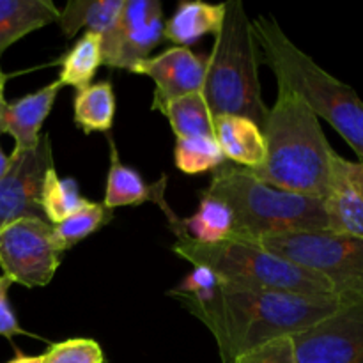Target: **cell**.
<instances>
[{
	"label": "cell",
	"mask_w": 363,
	"mask_h": 363,
	"mask_svg": "<svg viewBox=\"0 0 363 363\" xmlns=\"http://www.w3.org/2000/svg\"><path fill=\"white\" fill-rule=\"evenodd\" d=\"M60 87V82L55 80L16 101L6 103L0 116V131L13 137L14 149L38 147L43 123L52 112Z\"/></svg>",
	"instance_id": "14"
},
{
	"label": "cell",
	"mask_w": 363,
	"mask_h": 363,
	"mask_svg": "<svg viewBox=\"0 0 363 363\" xmlns=\"http://www.w3.org/2000/svg\"><path fill=\"white\" fill-rule=\"evenodd\" d=\"M202 194L218 199L230 209L234 241L257 243L282 234L328 230L321 199L273 188L233 163L216 169Z\"/></svg>",
	"instance_id": "4"
},
{
	"label": "cell",
	"mask_w": 363,
	"mask_h": 363,
	"mask_svg": "<svg viewBox=\"0 0 363 363\" xmlns=\"http://www.w3.org/2000/svg\"><path fill=\"white\" fill-rule=\"evenodd\" d=\"M124 0H78L67 2L60 11L59 23L60 30L66 38H73L82 27H87L85 32H92L105 38L113 25L117 23Z\"/></svg>",
	"instance_id": "20"
},
{
	"label": "cell",
	"mask_w": 363,
	"mask_h": 363,
	"mask_svg": "<svg viewBox=\"0 0 363 363\" xmlns=\"http://www.w3.org/2000/svg\"><path fill=\"white\" fill-rule=\"evenodd\" d=\"M112 218L113 211L106 208L103 202H91L85 199L84 204L73 215L67 216L64 222L53 225V229H55L60 247L66 252L73 248L74 245L80 243V241H84L85 238L91 236V234L103 229L106 223L112 222Z\"/></svg>",
	"instance_id": "25"
},
{
	"label": "cell",
	"mask_w": 363,
	"mask_h": 363,
	"mask_svg": "<svg viewBox=\"0 0 363 363\" xmlns=\"http://www.w3.org/2000/svg\"><path fill=\"white\" fill-rule=\"evenodd\" d=\"M259 62L252 20L241 0H229L202 87L213 117L243 116L262 128L269 108L262 101Z\"/></svg>",
	"instance_id": "5"
},
{
	"label": "cell",
	"mask_w": 363,
	"mask_h": 363,
	"mask_svg": "<svg viewBox=\"0 0 363 363\" xmlns=\"http://www.w3.org/2000/svg\"><path fill=\"white\" fill-rule=\"evenodd\" d=\"M6 80H7V77L4 74V71L0 69V116H2V110L7 103L6 98H4V87H6Z\"/></svg>",
	"instance_id": "33"
},
{
	"label": "cell",
	"mask_w": 363,
	"mask_h": 363,
	"mask_svg": "<svg viewBox=\"0 0 363 363\" xmlns=\"http://www.w3.org/2000/svg\"><path fill=\"white\" fill-rule=\"evenodd\" d=\"M116 116V94L112 82H96L77 91L74 96V124L84 133H108Z\"/></svg>",
	"instance_id": "21"
},
{
	"label": "cell",
	"mask_w": 363,
	"mask_h": 363,
	"mask_svg": "<svg viewBox=\"0 0 363 363\" xmlns=\"http://www.w3.org/2000/svg\"><path fill=\"white\" fill-rule=\"evenodd\" d=\"M60 85H69V87L85 89L91 85L96 71L103 66L101 55V35L85 32L69 50L59 60Z\"/></svg>",
	"instance_id": "22"
},
{
	"label": "cell",
	"mask_w": 363,
	"mask_h": 363,
	"mask_svg": "<svg viewBox=\"0 0 363 363\" xmlns=\"http://www.w3.org/2000/svg\"><path fill=\"white\" fill-rule=\"evenodd\" d=\"M325 202L328 230L363 238V163L350 162L335 152L330 190Z\"/></svg>",
	"instance_id": "13"
},
{
	"label": "cell",
	"mask_w": 363,
	"mask_h": 363,
	"mask_svg": "<svg viewBox=\"0 0 363 363\" xmlns=\"http://www.w3.org/2000/svg\"><path fill=\"white\" fill-rule=\"evenodd\" d=\"M169 227L181 229L199 245H218L229 241L234 233L233 213L218 199L202 194L199 209L188 218H169Z\"/></svg>",
	"instance_id": "19"
},
{
	"label": "cell",
	"mask_w": 363,
	"mask_h": 363,
	"mask_svg": "<svg viewBox=\"0 0 363 363\" xmlns=\"http://www.w3.org/2000/svg\"><path fill=\"white\" fill-rule=\"evenodd\" d=\"M252 245L321 275L340 303L363 301V238L314 230L264 238Z\"/></svg>",
	"instance_id": "7"
},
{
	"label": "cell",
	"mask_w": 363,
	"mask_h": 363,
	"mask_svg": "<svg viewBox=\"0 0 363 363\" xmlns=\"http://www.w3.org/2000/svg\"><path fill=\"white\" fill-rule=\"evenodd\" d=\"M174 163L183 174L199 176L220 169L225 163V156L215 137L176 138Z\"/></svg>",
	"instance_id": "26"
},
{
	"label": "cell",
	"mask_w": 363,
	"mask_h": 363,
	"mask_svg": "<svg viewBox=\"0 0 363 363\" xmlns=\"http://www.w3.org/2000/svg\"><path fill=\"white\" fill-rule=\"evenodd\" d=\"M261 130L264 162L245 170L273 188L323 201L330 190L335 151L314 110L287 85L279 84V94Z\"/></svg>",
	"instance_id": "2"
},
{
	"label": "cell",
	"mask_w": 363,
	"mask_h": 363,
	"mask_svg": "<svg viewBox=\"0 0 363 363\" xmlns=\"http://www.w3.org/2000/svg\"><path fill=\"white\" fill-rule=\"evenodd\" d=\"M85 202L78 190L77 181L71 177H59L55 167L46 170L41 188V209L46 222L57 225L73 215Z\"/></svg>",
	"instance_id": "24"
},
{
	"label": "cell",
	"mask_w": 363,
	"mask_h": 363,
	"mask_svg": "<svg viewBox=\"0 0 363 363\" xmlns=\"http://www.w3.org/2000/svg\"><path fill=\"white\" fill-rule=\"evenodd\" d=\"M108 149L110 167L108 174H106L103 204L113 211L116 208H123V206H138L144 204V202H155L163 211L169 213L170 208L165 199V177H162L155 184L145 183L137 170L121 162L112 135H108Z\"/></svg>",
	"instance_id": "15"
},
{
	"label": "cell",
	"mask_w": 363,
	"mask_h": 363,
	"mask_svg": "<svg viewBox=\"0 0 363 363\" xmlns=\"http://www.w3.org/2000/svg\"><path fill=\"white\" fill-rule=\"evenodd\" d=\"M225 16V2H181L176 13L165 21L163 39L176 43L177 46L188 48L206 34H218Z\"/></svg>",
	"instance_id": "17"
},
{
	"label": "cell",
	"mask_w": 363,
	"mask_h": 363,
	"mask_svg": "<svg viewBox=\"0 0 363 363\" xmlns=\"http://www.w3.org/2000/svg\"><path fill=\"white\" fill-rule=\"evenodd\" d=\"M55 167L52 142L41 135L38 147L14 149L11 165L0 179V229L20 218H45L41 188L46 170Z\"/></svg>",
	"instance_id": "11"
},
{
	"label": "cell",
	"mask_w": 363,
	"mask_h": 363,
	"mask_svg": "<svg viewBox=\"0 0 363 363\" xmlns=\"http://www.w3.org/2000/svg\"><path fill=\"white\" fill-rule=\"evenodd\" d=\"M172 233L176 234V243L172 245L174 254L194 266L209 268L220 282L247 289L279 291L337 300L332 286L321 275L257 245L234 240L218 245H199L177 227L172 229Z\"/></svg>",
	"instance_id": "6"
},
{
	"label": "cell",
	"mask_w": 363,
	"mask_h": 363,
	"mask_svg": "<svg viewBox=\"0 0 363 363\" xmlns=\"http://www.w3.org/2000/svg\"><path fill=\"white\" fill-rule=\"evenodd\" d=\"M291 342L298 363H363V301L342 303Z\"/></svg>",
	"instance_id": "9"
},
{
	"label": "cell",
	"mask_w": 363,
	"mask_h": 363,
	"mask_svg": "<svg viewBox=\"0 0 363 363\" xmlns=\"http://www.w3.org/2000/svg\"><path fill=\"white\" fill-rule=\"evenodd\" d=\"M261 62L275 73L279 84L303 98L351 145L363 163V101L360 96L323 69L312 57L298 48L272 16L252 20Z\"/></svg>",
	"instance_id": "3"
},
{
	"label": "cell",
	"mask_w": 363,
	"mask_h": 363,
	"mask_svg": "<svg viewBox=\"0 0 363 363\" xmlns=\"http://www.w3.org/2000/svg\"><path fill=\"white\" fill-rule=\"evenodd\" d=\"M7 363H43V357H30V354H16L13 360H9Z\"/></svg>",
	"instance_id": "31"
},
{
	"label": "cell",
	"mask_w": 363,
	"mask_h": 363,
	"mask_svg": "<svg viewBox=\"0 0 363 363\" xmlns=\"http://www.w3.org/2000/svg\"><path fill=\"white\" fill-rule=\"evenodd\" d=\"M62 254L55 229L43 218H20L0 229V269L13 284L46 287Z\"/></svg>",
	"instance_id": "8"
},
{
	"label": "cell",
	"mask_w": 363,
	"mask_h": 363,
	"mask_svg": "<svg viewBox=\"0 0 363 363\" xmlns=\"http://www.w3.org/2000/svg\"><path fill=\"white\" fill-rule=\"evenodd\" d=\"M160 113L169 119L176 138L215 137L213 135V113L202 92L181 96L165 103Z\"/></svg>",
	"instance_id": "23"
},
{
	"label": "cell",
	"mask_w": 363,
	"mask_h": 363,
	"mask_svg": "<svg viewBox=\"0 0 363 363\" xmlns=\"http://www.w3.org/2000/svg\"><path fill=\"white\" fill-rule=\"evenodd\" d=\"M50 0H0V55L30 32L59 20Z\"/></svg>",
	"instance_id": "18"
},
{
	"label": "cell",
	"mask_w": 363,
	"mask_h": 363,
	"mask_svg": "<svg viewBox=\"0 0 363 363\" xmlns=\"http://www.w3.org/2000/svg\"><path fill=\"white\" fill-rule=\"evenodd\" d=\"M11 286H13V280L7 279L6 275H0V335L9 340L18 335H27L9 303Z\"/></svg>",
	"instance_id": "30"
},
{
	"label": "cell",
	"mask_w": 363,
	"mask_h": 363,
	"mask_svg": "<svg viewBox=\"0 0 363 363\" xmlns=\"http://www.w3.org/2000/svg\"><path fill=\"white\" fill-rule=\"evenodd\" d=\"M208 59L184 46H174L156 57H147L133 66L131 73L144 74L155 82L151 108L158 112L165 103L181 96L202 92Z\"/></svg>",
	"instance_id": "12"
},
{
	"label": "cell",
	"mask_w": 363,
	"mask_h": 363,
	"mask_svg": "<svg viewBox=\"0 0 363 363\" xmlns=\"http://www.w3.org/2000/svg\"><path fill=\"white\" fill-rule=\"evenodd\" d=\"M213 135L225 160L241 169H255L264 162L266 145L261 126L243 116L213 117Z\"/></svg>",
	"instance_id": "16"
},
{
	"label": "cell",
	"mask_w": 363,
	"mask_h": 363,
	"mask_svg": "<svg viewBox=\"0 0 363 363\" xmlns=\"http://www.w3.org/2000/svg\"><path fill=\"white\" fill-rule=\"evenodd\" d=\"M43 363H105L101 346L94 339H67L55 342L41 354Z\"/></svg>",
	"instance_id": "27"
},
{
	"label": "cell",
	"mask_w": 363,
	"mask_h": 363,
	"mask_svg": "<svg viewBox=\"0 0 363 363\" xmlns=\"http://www.w3.org/2000/svg\"><path fill=\"white\" fill-rule=\"evenodd\" d=\"M177 301L213 333L222 363H234L272 340L296 335L342 305L332 298L247 289L223 282L206 303L183 298Z\"/></svg>",
	"instance_id": "1"
},
{
	"label": "cell",
	"mask_w": 363,
	"mask_h": 363,
	"mask_svg": "<svg viewBox=\"0 0 363 363\" xmlns=\"http://www.w3.org/2000/svg\"><path fill=\"white\" fill-rule=\"evenodd\" d=\"M163 7L158 0H124L117 23L101 38L103 64L130 71L163 41Z\"/></svg>",
	"instance_id": "10"
},
{
	"label": "cell",
	"mask_w": 363,
	"mask_h": 363,
	"mask_svg": "<svg viewBox=\"0 0 363 363\" xmlns=\"http://www.w3.org/2000/svg\"><path fill=\"white\" fill-rule=\"evenodd\" d=\"M220 286L222 282L211 269L206 266H194L191 273H188L172 291H169V296H172L174 300L183 298L195 303H206L215 298Z\"/></svg>",
	"instance_id": "28"
},
{
	"label": "cell",
	"mask_w": 363,
	"mask_h": 363,
	"mask_svg": "<svg viewBox=\"0 0 363 363\" xmlns=\"http://www.w3.org/2000/svg\"><path fill=\"white\" fill-rule=\"evenodd\" d=\"M234 363H298L294 357L293 342L291 337H282V339L272 340L250 353L243 354Z\"/></svg>",
	"instance_id": "29"
},
{
	"label": "cell",
	"mask_w": 363,
	"mask_h": 363,
	"mask_svg": "<svg viewBox=\"0 0 363 363\" xmlns=\"http://www.w3.org/2000/svg\"><path fill=\"white\" fill-rule=\"evenodd\" d=\"M0 135H2V131H0ZM9 165H11V156H7L6 152L2 151V147H0V179H2L4 174L7 172Z\"/></svg>",
	"instance_id": "32"
}]
</instances>
